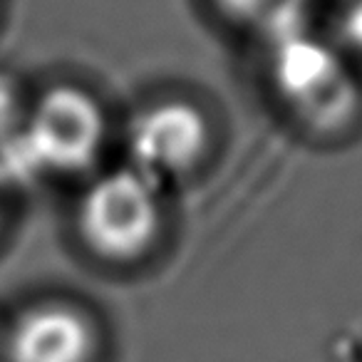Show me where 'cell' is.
I'll return each mask as SVG.
<instances>
[{
    "label": "cell",
    "instance_id": "1",
    "mask_svg": "<svg viewBox=\"0 0 362 362\" xmlns=\"http://www.w3.org/2000/svg\"><path fill=\"white\" fill-rule=\"evenodd\" d=\"M266 45L273 95L298 124L315 134H337L355 124L362 112L360 80L335 42L300 28Z\"/></svg>",
    "mask_w": 362,
    "mask_h": 362
},
{
    "label": "cell",
    "instance_id": "2",
    "mask_svg": "<svg viewBox=\"0 0 362 362\" xmlns=\"http://www.w3.org/2000/svg\"><path fill=\"white\" fill-rule=\"evenodd\" d=\"M75 228L100 261L112 266L139 263L164 233V189L132 166L100 174L82 192Z\"/></svg>",
    "mask_w": 362,
    "mask_h": 362
},
{
    "label": "cell",
    "instance_id": "3",
    "mask_svg": "<svg viewBox=\"0 0 362 362\" xmlns=\"http://www.w3.org/2000/svg\"><path fill=\"white\" fill-rule=\"evenodd\" d=\"M211 144L214 129L202 107L189 100H159L127 124V166L164 189L197 174Z\"/></svg>",
    "mask_w": 362,
    "mask_h": 362
},
{
    "label": "cell",
    "instance_id": "4",
    "mask_svg": "<svg viewBox=\"0 0 362 362\" xmlns=\"http://www.w3.org/2000/svg\"><path fill=\"white\" fill-rule=\"evenodd\" d=\"M107 134V115L92 92L77 85H55L33 107L25 146L42 169L80 174L100 161Z\"/></svg>",
    "mask_w": 362,
    "mask_h": 362
},
{
    "label": "cell",
    "instance_id": "5",
    "mask_svg": "<svg viewBox=\"0 0 362 362\" xmlns=\"http://www.w3.org/2000/svg\"><path fill=\"white\" fill-rule=\"evenodd\" d=\"M100 330L90 313L67 300H42L13 320L8 362H95Z\"/></svg>",
    "mask_w": 362,
    "mask_h": 362
},
{
    "label": "cell",
    "instance_id": "6",
    "mask_svg": "<svg viewBox=\"0 0 362 362\" xmlns=\"http://www.w3.org/2000/svg\"><path fill=\"white\" fill-rule=\"evenodd\" d=\"M313 0H214L216 11L236 28L273 42L305 28Z\"/></svg>",
    "mask_w": 362,
    "mask_h": 362
},
{
    "label": "cell",
    "instance_id": "7",
    "mask_svg": "<svg viewBox=\"0 0 362 362\" xmlns=\"http://www.w3.org/2000/svg\"><path fill=\"white\" fill-rule=\"evenodd\" d=\"M335 47L355 65L362 60V0H347L335 23Z\"/></svg>",
    "mask_w": 362,
    "mask_h": 362
}]
</instances>
